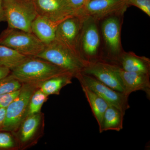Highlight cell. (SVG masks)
<instances>
[{
    "instance_id": "cell-10",
    "label": "cell",
    "mask_w": 150,
    "mask_h": 150,
    "mask_svg": "<svg viewBox=\"0 0 150 150\" xmlns=\"http://www.w3.org/2000/svg\"><path fill=\"white\" fill-rule=\"evenodd\" d=\"M129 6L127 0H89L80 11L79 15L97 21L114 14H121Z\"/></svg>"
},
{
    "instance_id": "cell-1",
    "label": "cell",
    "mask_w": 150,
    "mask_h": 150,
    "mask_svg": "<svg viewBox=\"0 0 150 150\" xmlns=\"http://www.w3.org/2000/svg\"><path fill=\"white\" fill-rule=\"evenodd\" d=\"M35 57L50 62L71 74L74 78L83 71L88 62L77 51L56 39L46 45L43 51Z\"/></svg>"
},
{
    "instance_id": "cell-17",
    "label": "cell",
    "mask_w": 150,
    "mask_h": 150,
    "mask_svg": "<svg viewBox=\"0 0 150 150\" xmlns=\"http://www.w3.org/2000/svg\"><path fill=\"white\" fill-rule=\"evenodd\" d=\"M81 85L90 105L94 116L97 121L100 132L102 126L103 115L109 104L103 98L87 87L81 84Z\"/></svg>"
},
{
    "instance_id": "cell-7",
    "label": "cell",
    "mask_w": 150,
    "mask_h": 150,
    "mask_svg": "<svg viewBox=\"0 0 150 150\" xmlns=\"http://www.w3.org/2000/svg\"><path fill=\"white\" fill-rule=\"evenodd\" d=\"M74 78L77 79L81 85L87 87L103 98L108 104L117 108L124 114L130 108L129 96L123 92L115 90L92 76L82 72L77 74Z\"/></svg>"
},
{
    "instance_id": "cell-21",
    "label": "cell",
    "mask_w": 150,
    "mask_h": 150,
    "mask_svg": "<svg viewBox=\"0 0 150 150\" xmlns=\"http://www.w3.org/2000/svg\"><path fill=\"white\" fill-rule=\"evenodd\" d=\"M48 96L37 88L33 93L28 104L27 115H32L41 111V108L48 99Z\"/></svg>"
},
{
    "instance_id": "cell-20",
    "label": "cell",
    "mask_w": 150,
    "mask_h": 150,
    "mask_svg": "<svg viewBox=\"0 0 150 150\" xmlns=\"http://www.w3.org/2000/svg\"><path fill=\"white\" fill-rule=\"evenodd\" d=\"M7 46L0 44V66L12 71L28 58Z\"/></svg>"
},
{
    "instance_id": "cell-8",
    "label": "cell",
    "mask_w": 150,
    "mask_h": 150,
    "mask_svg": "<svg viewBox=\"0 0 150 150\" xmlns=\"http://www.w3.org/2000/svg\"><path fill=\"white\" fill-rule=\"evenodd\" d=\"M118 65L104 59L88 62L82 72L91 75L110 88L123 92V86Z\"/></svg>"
},
{
    "instance_id": "cell-4",
    "label": "cell",
    "mask_w": 150,
    "mask_h": 150,
    "mask_svg": "<svg viewBox=\"0 0 150 150\" xmlns=\"http://www.w3.org/2000/svg\"><path fill=\"white\" fill-rule=\"evenodd\" d=\"M0 44L28 57L37 56L46 46L32 33L9 27L1 33Z\"/></svg>"
},
{
    "instance_id": "cell-13",
    "label": "cell",
    "mask_w": 150,
    "mask_h": 150,
    "mask_svg": "<svg viewBox=\"0 0 150 150\" xmlns=\"http://www.w3.org/2000/svg\"><path fill=\"white\" fill-rule=\"evenodd\" d=\"M38 15L55 21L62 20L73 15L76 12L69 4L67 0H33Z\"/></svg>"
},
{
    "instance_id": "cell-15",
    "label": "cell",
    "mask_w": 150,
    "mask_h": 150,
    "mask_svg": "<svg viewBox=\"0 0 150 150\" xmlns=\"http://www.w3.org/2000/svg\"><path fill=\"white\" fill-rule=\"evenodd\" d=\"M65 19L53 20L46 16L38 15L31 24V33L44 44L48 45L55 40L57 28Z\"/></svg>"
},
{
    "instance_id": "cell-25",
    "label": "cell",
    "mask_w": 150,
    "mask_h": 150,
    "mask_svg": "<svg viewBox=\"0 0 150 150\" xmlns=\"http://www.w3.org/2000/svg\"><path fill=\"white\" fill-rule=\"evenodd\" d=\"M19 91L20 89L17 91L0 95V109L6 108L17 96Z\"/></svg>"
},
{
    "instance_id": "cell-26",
    "label": "cell",
    "mask_w": 150,
    "mask_h": 150,
    "mask_svg": "<svg viewBox=\"0 0 150 150\" xmlns=\"http://www.w3.org/2000/svg\"><path fill=\"white\" fill-rule=\"evenodd\" d=\"M89 0H67L70 6L79 15L80 11L82 9Z\"/></svg>"
},
{
    "instance_id": "cell-18",
    "label": "cell",
    "mask_w": 150,
    "mask_h": 150,
    "mask_svg": "<svg viewBox=\"0 0 150 150\" xmlns=\"http://www.w3.org/2000/svg\"><path fill=\"white\" fill-rule=\"evenodd\" d=\"M74 76L69 73H64L48 79L40 84L38 88L49 96L52 95H59L64 87L72 83Z\"/></svg>"
},
{
    "instance_id": "cell-11",
    "label": "cell",
    "mask_w": 150,
    "mask_h": 150,
    "mask_svg": "<svg viewBox=\"0 0 150 150\" xmlns=\"http://www.w3.org/2000/svg\"><path fill=\"white\" fill-rule=\"evenodd\" d=\"M86 17L73 15L65 19L57 28L55 39L80 54L78 47L84 21Z\"/></svg>"
},
{
    "instance_id": "cell-24",
    "label": "cell",
    "mask_w": 150,
    "mask_h": 150,
    "mask_svg": "<svg viewBox=\"0 0 150 150\" xmlns=\"http://www.w3.org/2000/svg\"><path fill=\"white\" fill-rule=\"evenodd\" d=\"M129 6H134L140 9L150 17V0H127Z\"/></svg>"
},
{
    "instance_id": "cell-9",
    "label": "cell",
    "mask_w": 150,
    "mask_h": 150,
    "mask_svg": "<svg viewBox=\"0 0 150 150\" xmlns=\"http://www.w3.org/2000/svg\"><path fill=\"white\" fill-rule=\"evenodd\" d=\"M96 21L89 17L85 19L78 47L81 56L88 62L101 59L98 55L100 37Z\"/></svg>"
},
{
    "instance_id": "cell-28",
    "label": "cell",
    "mask_w": 150,
    "mask_h": 150,
    "mask_svg": "<svg viewBox=\"0 0 150 150\" xmlns=\"http://www.w3.org/2000/svg\"><path fill=\"white\" fill-rule=\"evenodd\" d=\"M6 108L0 109V130L1 129L5 120Z\"/></svg>"
},
{
    "instance_id": "cell-19",
    "label": "cell",
    "mask_w": 150,
    "mask_h": 150,
    "mask_svg": "<svg viewBox=\"0 0 150 150\" xmlns=\"http://www.w3.org/2000/svg\"><path fill=\"white\" fill-rule=\"evenodd\" d=\"M125 114L117 108L109 105L105 112L100 133L108 131H119L123 129Z\"/></svg>"
},
{
    "instance_id": "cell-16",
    "label": "cell",
    "mask_w": 150,
    "mask_h": 150,
    "mask_svg": "<svg viewBox=\"0 0 150 150\" xmlns=\"http://www.w3.org/2000/svg\"><path fill=\"white\" fill-rule=\"evenodd\" d=\"M117 65L126 71L150 74V59L144 56H137L133 52H122Z\"/></svg>"
},
{
    "instance_id": "cell-22",
    "label": "cell",
    "mask_w": 150,
    "mask_h": 150,
    "mask_svg": "<svg viewBox=\"0 0 150 150\" xmlns=\"http://www.w3.org/2000/svg\"><path fill=\"white\" fill-rule=\"evenodd\" d=\"M22 84L11 74L0 80V95L17 91Z\"/></svg>"
},
{
    "instance_id": "cell-12",
    "label": "cell",
    "mask_w": 150,
    "mask_h": 150,
    "mask_svg": "<svg viewBox=\"0 0 150 150\" xmlns=\"http://www.w3.org/2000/svg\"><path fill=\"white\" fill-rule=\"evenodd\" d=\"M103 35L109 54L104 60L117 65L119 56L122 53L120 43V23L117 17L110 16L102 24Z\"/></svg>"
},
{
    "instance_id": "cell-14",
    "label": "cell",
    "mask_w": 150,
    "mask_h": 150,
    "mask_svg": "<svg viewBox=\"0 0 150 150\" xmlns=\"http://www.w3.org/2000/svg\"><path fill=\"white\" fill-rule=\"evenodd\" d=\"M120 75L123 86V93L129 96L132 93L142 91L150 98V74L129 72L120 68Z\"/></svg>"
},
{
    "instance_id": "cell-27",
    "label": "cell",
    "mask_w": 150,
    "mask_h": 150,
    "mask_svg": "<svg viewBox=\"0 0 150 150\" xmlns=\"http://www.w3.org/2000/svg\"><path fill=\"white\" fill-rule=\"evenodd\" d=\"M11 71L8 68L0 66V80L6 77L11 74Z\"/></svg>"
},
{
    "instance_id": "cell-2",
    "label": "cell",
    "mask_w": 150,
    "mask_h": 150,
    "mask_svg": "<svg viewBox=\"0 0 150 150\" xmlns=\"http://www.w3.org/2000/svg\"><path fill=\"white\" fill-rule=\"evenodd\" d=\"M64 73H69L44 59L29 57L11 71V74L22 84H29L38 87L48 79Z\"/></svg>"
},
{
    "instance_id": "cell-6",
    "label": "cell",
    "mask_w": 150,
    "mask_h": 150,
    "mask_svg": "<svg viewBox=\"0 0 150 150\" xmlns=\"http://www.w3.org/2000/svg\"><path fill=\"white\" fill-rule=\"evenodd\" d=\"M45 116L40 111L28 116L15 132L12 133L19 150H25L37 144L44 134Z\"/></svg>"
},
{
    "instance_id": "cell-5",
    "label": "cell",
    "mask_w": 150,
    "mask_h": 150,
    "mask_svg": "<svg viewBox=\"0 0 150 150\" xmlns=\"http://www.w3.org/2000/svg\"><path fill=\"white\" fill-rule=\"evenodd\" d=\"M38 88L37 86L22 84L17 96L6 108L5 120L0 131L13 133L27 117L30 99Z\"/></svg>"
},
{
    "instance_id": "cell-23",
    "label": "cell",
    "mask_w": 150,
    "mask_h": 150,
    "mask_svg": "<svg viewBox=\"0 0 150 150\" xmlns=\"http://www.w3.org/2000/svg\"><path fill=\"white\" fill-rule=\"evenodd\" d=\"M0 150H19L16 140L12 132L0 131Z\"/></svg>"
},
{
    "instance_id": "cell-29",
    "label": "cell",
    "mask_w": 150,
    "mask_h": 150,
    "mask_svg": "<svg viewBox=\"0 0 150 150\" xmlns=\"http://www.w3.org/2000/svg\"><path fill=\"white\" fill-rule=\"evenodd\" d=\"M2 21H6V20L2 7V0H0V22Z\"/></svg>"
},
{
    "instance_id": "cell-3",
    "label": "cell",
    "mask_w": 150,
    "mask_h": 150,
    "mask_svg": "<svg viewBox=\"0 0 150 150\" xmlns=\"http://www.w3.org/2000/svg\"><path fill=\"white\" fill-rule=\"evenodd\" d=\"M8 27L31 32V25L38 13L33 0H2Z\"/></svg>"
}]
</instances>
